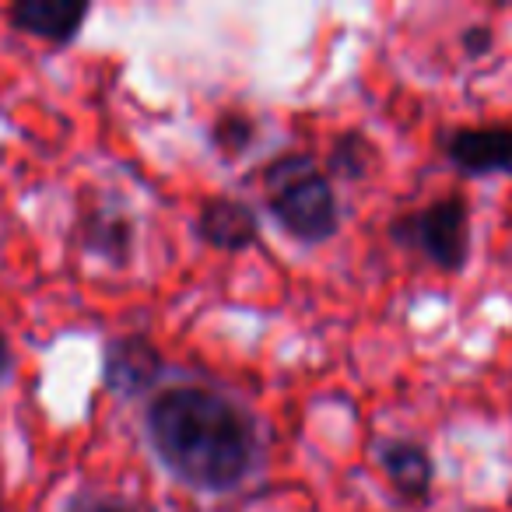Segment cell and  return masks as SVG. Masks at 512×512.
<instances>
[{
  "label": "cell",
  "instance_id": "3",
  "mask_svg": "<svg viewBox=\"0 0 512 512\" xmlns=\"http://www.w3.org/2000/svg\"><path fill=\"white\" fill-rule=\"evenodd\" d=\"M397 246L421 253L432 267L460 274L470 260V204L463 193H446L390 225Z\"/></svg>",
  "mask_w": 512,
  "mask_h": 512
},
{
  "label": "cell",
  "instance_id": "8",
  "mask_svg": "<svg viewBox=\"0 0 512 512\" xmlns=\"http://www.w3.org/2000/svg\"><path fill=\"white\" fill-rule=\"evenodd\" d=\"M379 467H383L390 488L397 491L400 502L425 505L432 498L435 463L421 442L414 439H383L379 442Z\"/></svg>",
  "mask_w": 512,
  "mask_h": 512
},
{
  "label": "cell",
  "instance_id": "10",
  "mask_svg": "<svg viewBox=\"0 0 512 512\" xmlns=\"http://www.w3.org/2000/svg\"><path fill=\"white\" fill-rule=\"evenodd\" d=\"M376 162H379L376 144H372L365 134H358V130H348V134L337 137L334 148H330L327 176H330V183H334V179L358 183V179H365L372 169H376Z\"/></svg>",
  "mask_w": 512,
  "mask_h": 512
},
{
  "label": "cell",
  "instance_id": "11",
  "mask_svg": "<svg viewBox=\"0 0 512 512\" xmlns=\"http://www.w3.org/2000/svg\"><path fill=\"white\" fill-rule=\"evenodd\" d=\"M256 141V120L239 109L232 113H221L211 127V144L221 158H239L242 151H249Z\"/></svg>",
  "mask_w": 512,
  "mask_h": 512
},
{
  "label": "cell",
  "instance_id": "13",
  "mask_svg": "<svg viewBox=\"0 0 512 512\" xmlns=\"http://www.w3.org/2000/svg\"><path fill=\"white\" fill-rule=\"evenodd\" d=\"M460 46L470 60H481V57H488L491 46H495V32H491L488 25H470L460 36Z\"/></svg>",
  "mask_w": 512,
  "mask_h": 512
},
{
  "label": "cell",
  "instance_id": "14",
  "mask_svg": "<svg viewBox=\"0 0 512 512\" xmlns=\"http://www.w3.org/2000/svg\"><path fill=\"white\" fill-rule=\"evenodd\" d=\"M8 369H11V348H8V337L0 334V379L8 376Z\"/></svg>",
  "mask_w": 512,
  "mask_h": 512
},
{
  "label": "cell",
  "instance_id": "6",
  "mask_svg": "<svg viewBox=\"0 0 512 512\" xmlns=\"http://www.w3.org/2000/svg\"><path fill=\"white\" fill-rule=\"evenodd\" d=\"M88 15H92V4L85 0H18L8 8L11 29L53 46L74 43Z\"/></svg>",
  "mask_w": 512,
  "mask_h": 512
},
{
  "label": "cell",
  "instance_id": "1",
  "mask_svg": "<svg viewBox=\"0 0 512 512\" xmlns=\"http://www.w3.org/2000/svg\"><path fill=\"white\" fill-rule=\"evenodd\" d=\"M144 435L179 484L200 495H228L260 467V425L235 397L214 386H165L148 400Z\"/></svg>",
  "mask_w": 512,
  "mask_h": 512
},
{
  "label": "cell",
  "instance_id": "7",
  "mask_svg": "<svg viewBox=\"0 0 512 512\" xmlns=\"http://www.w3.org/2000/svg\"><path fill=\"white\" fill-rule=\"evenodd\" d=\"M197 235L211 249L242 253V249L260 242V218H256V211L246 200L214 193L197 211Z\"/></svg>",
  "mask_w": 512,
  "mask_h": 512
},
{
  "label": "cell",
  "instance_id": "9",
  "mask_svg": "<svg viewBox=\"0 0 512 512\" xmlns=\"http://www.w3.org/2000/svg\"><path fill=\"white\" fill-rule=\"evenodd\" d=\"M134 242H137L134 221L123 211H116V207H95L81 221V246H85V253L99 256V260H106L113 267L130 264Z\"/></svg>",
  "mask_w": 512,
  "mask_h": 512
},
{
  "label": "cell",
  "instance_id": "12",
  "mask_svg": "<svg viewBox=\"0 0 512 512\" xmlns=\"http://www.w3.org/2000/svg\"><path fill=\"white\" fill-rule=\"evenodd\" d=\"M60 512H144L137 502L116 495V491H102V488H81L74 491L64 502Z\"/></svg>",
  "mask_w": 512,
  "mask_h": 512
},
{
  "label": "cell",
  "instance_id": "2",
  "mask_svg": "<svg viewBox=\"0 0 512 512\" xmlns=\"http://www.w3.org/2000/svg\"><path fill=\"white\" fill-rule=\"evenodd\" d=\"M267 211L302 246H323L341 232V204L334 183L306 151L274 158L264 169Z\"/></svg>",
  "mask_w": 512,
  "mask_h": 512
},
{
  "label": "cell",
  "instance_id": "4",
  "mask_svg": "<svg viewBox=\"0 0 512 512\" xmlns=\"http://www.w3.org/2000/svg\"><path fill=\"white\" fill-rule=\"evenodd\" d=\"M165 376V358L148 334L113 337L102 351V383L109 393L134 400L151 393V386Z\"/></svg>",
  "mask_w": 512,
  "mask_h": 512
},
{
  "label": "cell",
  "instance_id": "5",
  "mask_svg": "<svg viewBox=\"0 0 512 512\" xmlns=\"http://www.w3.org/2000/svg\"><path fill=\"white\" fill-rule=\"evenodd\" d=\"M449 165L460 176H512V127L491 123V127H456L442 141Z\"/></svg>",
  "mask_w": 512,
  "mask_h": 512
}]
</instances>
